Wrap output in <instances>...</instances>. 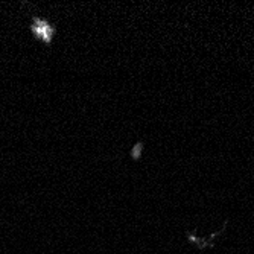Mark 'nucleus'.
<instances>
[{
  "instance_id": "nucleus-1",
  "label": "nucleus",
  "mask_w": 254,
  "mask_h": 254,
  "mask_svg": "<svg viewBox=\"0 0 254 254\" xmlns=\"http://www.w3.org/2000/svg\"><path fill=\"white\" fill-rule=\"evenodd\" d=\"M31 32L41 43L51 44L54 37H55L57 29H55V26L52 25V23H49L48 20L40 18V17H34L32 25H31Z\"/></svg>"
},
{
  "instance_id": "nucleus-2",
  "label": "nucleus",
  "mask_w": 254,
  "mask_h": 254,
  "mask_svg": "<svg viewBox=\"0 0 254 254\" xmlns=\"http://www.w3.org/2000/svg\"><path fill=\"white\" fill-rule=\"evenodd\" d=\"M142 148H143V143L138 142V143L135 145V148H132V151H131V157H132V158H138V157H140V154H142Z\"/></svg>"
}]
</instances>
